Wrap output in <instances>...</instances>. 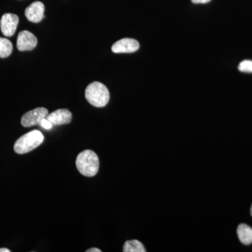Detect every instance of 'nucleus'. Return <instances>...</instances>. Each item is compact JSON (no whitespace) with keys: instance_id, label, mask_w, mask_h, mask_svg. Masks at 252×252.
Instances as JSON below:
<instances>
[{"instance_id":"f257e3e1","label":"nucleus","mask_w":252,"mask_h":252,"mask_svg":"<svg viewBox=\"0 0 252 252\" xmlns=\"http://www.w3.org/2000/svg\"><path fill=\"white\" fill-rule=\"evenodd\" d=\"M76 165L81 175L85 177H94L99 170L98 157L93 151H84L78 155Z\"/></svg>"},{"instance_id":"f03ea898","label":"nucleus","mask_w":252,"mask_h":252,"mask_svg":"<svg viewBox=\"0 0 252 252\" xmlns=\"http://www.w3.org/2000/svg\"><path fill=\"white\" fill-rule=\"evenodd\" d=\"M88 102L95 107H103L108 104L109 92L102 83L94 81L87 86L85 93Z\"/></svg>"},{"instance_id":"7ed1b4c3","label":"nucleus","mask_w":252,"mask_h":252,"mask_svg":"<svg viewBox=\"0 0 252 252\" xmlns=\"http://www.w3.org/2000/svg\"><path fill=\"white\" fill-rule=\"evenodd\" d=\"M44 137L40 131L32 130L21 136L14 144V152L18 154L29 153L44 142Z\"/></svg>"},{"instance_id":"20e7f679","label":"nucleus","mask_w":252,"mask_h":252,"mask_svg":"<svg viewBox=\"0 0 252 252\" xmlns=\"http://www.w3.org/2000/svg\"><path fill=\"white\" fill-rule=\"evenodd\" d=\"M49 114L47 109L44 107H38L30 111L21 118V125L25 127L40 125L41 121L45 119Z\"/></svg>"},{"instance_id":"39448f33","label":"nucleus","mask_w":252,"mask_h":252,"mask_svg":"<svg viewBox=\"0 0 252 252\" xmlns=\"http://www.w3.org/2000/svg\"><path fill=\"white\" fill-rule=\"evenodd\" d=\"M140 49V44L135 39L124 38L114 43L112 46L114 54H130Z\"/></svg>"},{"instance_id":"423d86ee","label":"nucleus","mask_w":252,"mask_h":252,"mask_svg":"<svg viewBox=\"0 0 252 252\" xmlns=\"http://www.w3.org/2000/svg\"><path fill=\"white\" fill-rule=\"evenodd\" d=\"M19 18L17 15L5 14L3 15L0 21V28L1 32L6 36H12L16 32Z\"/></svg>"},{"instance_id":"0eeeda50","label":"nucleus","mask_w":252,"mask_h":252,"mask_svg":"<svg viewBox=\"0 0 252 252\" xmlns=\"http://www.w3.org/2000/svg\"><path fill=\"white\" fill-rule=\"evenodd\" d=\"M36 44H37V39L31 32L23 31L18 34L17 38L18 51H32L36 47Z\"/></svg>"},{"instance_id":"6e6552de","label":"nucleus","mask_w":252,"mask_h":252,"mask_svg":"<svg viewBox=\"0 0 252 252\" xmlns=\"http://www.w3.org/2000/svg\"><path fill=\"white\" fill-rule=\"evenodd\" d=\"M44 5L41 1H34L26 8L25 15L28 21L32 23L40 22L44 16Z\"/></svg>"},{"instance_id":"1a4fd4ad","label":"nucleus","mask_w":252,"mask_h":252,"mask_svg":"<svg viewBox=\"0 0 252 252\" xmlns=\"http://www.w3.org/2000/svg\"><path fill=\"white\" fill-rule=\"evenodd\" d=\"M46 119L54 126L64 125L72 122V114L67 109H61L48 114Z\"/></svg>"},{"instance_id":"9d476101","label":"nucleus","mask_w":252,"mask_h":252,"mask_svg":"<svg viewBox=\"0 0 252 252\" xmlns=\"http://www.w3.org/2000/svg\"><path fill=\"white\" fill-rule=\"evenodd\" d=\"M238 236L239 240L244 245H250L252 243V228L246 224L239 225L238 230Z\"/></svg>"},{"instance_id":"9b49d317","label":"nucleus","mask_w":252,"mask_h":252,"mask_svg":"<svg viewBox=\"0 0 252 252\" xmlns=\"http://www.w3.org/2000/svg\"><path fill=\"white\" fill-rule=\"evenodd\" d=\"M124 252H145L146 250L140 241L137 240H128L124 244Z\"/></svg>"},{"instance_id":"f8f14e48","label":"nucleus","mask_w":252,"mask_h":252,"mask_svg":"<svg viewBox=\"0 0 252 252\" xmlns=\"http://www.w3.org/2000/svg\"><path fill=\"white\" fill-rule=\"evenodd\" d=\"M13 45L9 39L0 37V58H7L12 53Z\"/></svg>"},{"instance_id":"ddd939ff","label":"nucleus","mask_w":252,"mask_h":252,"mask_svg":"<svg viewBox=\"0 0 252 252\" xmlns=\"http://www.w3.org/2000/svg\"><path fill=\"white\" fill-rule=\"evenodd\" d=\"M239 71L245 73H252V61H244L240 63L238 66Z\"/></svg>"},{"instance_id":"4468645a","label":"nucleus","mask_w":252,"mask_h":252,"mask_svg":"<svg viewBox=\"0 0 252 252\" xmlns=\"http://www.w3.org/2000/svg\"><path fill=\"white\" fill-rule=\"evenodd\" d=\"M40 126L41 127H44V129H46V130H49V129L52 128L53 124L52 123L50 122L49 120L47 119H44L41 122Z\"/></svg>"},{"instance_id":"2eb2a0df","label":"nucleus","mask_w":252,"mask_h":252,"mask_svg":"<svg viewBox=\"0 0 252 252\" xmlns=\"http://www.w3.org/2000/svg\"><path fill=\"white\" fill-rule=\"evenodd\" d=\"M211 0H191L192 2L194 4H206L210 2Z\"/></svg>"},{"instance_id":"dca6fc26","label":"nucleus","mask_w":252,"mask_h":252,"mask_svg":"<svg viewBox=\"0 0 252 252\" xmlns=\"http://www.w3.org/2000/svg\"><path fill=\"white\" fill-rule=\"evenodd\" d=\"M86 252H102L100 250L97 248H91L89 250H86Z\"/></svg>"},{"instance_id":"f3484780","label":"nucleus","mask_w":252,"mask_h":252,"mask_svg":"<svg viewBox=\"0 0 252 252\" xmlns=\"http://www.w3.org/2000/svg\"><path fill=\"white\" fill-rule=\"evenodd\" d=\"M0 252H11L9 249L1 248L0 249Z\"/></svg>"},{"instance_id":"a211bd4d","label":"nucleus","mask_w":252,"mask_h":252,"mask_svg":"<svg viewBox=\"0 0 252 252\" xmlns=\"http://www.w3.org/2000/svg\"><path fill=\"white\" fill-rule=\"evenodd\" d=\"M250 212H251V215L252 216V207H251V210H250Z\"/></svg>"}]
</instances>
